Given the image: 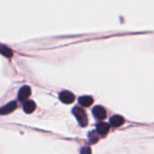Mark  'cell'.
<instances>
[{
    "label": "cell",
    "instance_id": "3957f363",
    "mask_svg": "<svg viewBox=\"0 0 154 154\" xmlns=\"http://www.w3.org/2000/svg\"><path fill=\"white\" fill-rule=\"evenodd\" d=\"M60 99L65 104H71L75 99V96L69 91H63L60 94Z\"/></svg>",
    "mask_w": 154,
    "mask_h": 154
},
{
    "label": "cell",
    "instance_id": "ba28073f",
    "mask_svg": "<svg viewBox=\"0 0 154 154\" xmlns=\"http://www.w3.org/2000/svg\"><path fill=\"white\" fill-rule=\"evenodd\" d=\"M93 102H94V99L89 96H83L79 98V103L82 106H89L93 104Z\"/></svg>",
    "mask_w": 154,
    "mask_h": 154
},
{
    "label": "cell",
    "instance_id": "7c38bea8",
    "mask_svg": "<svg viewBox=\"0 0 154 154\" xmlns=\"http://www.w3.org/2000/svg\"><path fill=\"white\" fill-rule=\"evenodd\" d=\"M90 152V150L89 149H87V148H85V150H81V152Z\"/></svg>",
    "mask_w": 154,
    "mask_h": 154
},
{
    "label": "cell",
    "instance_id": "7a4b0ae2",
    "mask_svg": "<svg viewBox=\"0 0 154 154\" xmlns=\"http://www.w3.org/2000/svg\"><path fill=\"white\" fill-rule=\"evenodd\" d=\"M93 115L98 120H104L106 117V111L103 106H97L93 108Z\"/></svg>",
    "mask_w": 154,
    "mask_h": 154
},
{
    "label": "cell",
    "instance_id": "30bf717a",
    "mask_svg": "<svg viewBox=\"0 0 154 154\" xmlns=\"http://www.w3.org/2000/svg\"><path fill=\"white\" fill-rule=\"evenodd\" d=\"M1 53H2L5 57H7V58H10V57L13 56L12 51H11L9 48L5 47V45H2V46H1Z\"/></svg>",
    "mask_w": 154,
    "mask_h": 154
},
{
    "label": "cell",
    "instance_id": "8fae6325",
    "mask_svg": "<svg viewBox=\"0 0 154 154\" xmlns=\"http://www.w3.org/2000/svg\"><path fill=\"white\" fill-rule=\"evenodd\" d=\"M89 139H90V143H96V142H97V140H98V137L97 136V134H96V132H91L90 134H89Z\"/></svg>",
    "mask_w": 154,
    "mask_h": 154
},
{
    "label": "cell",
    "instance_id": "5b68a950",
    "mask_svg": "<svg viewBox=\"0 0 154 154\" xmlns=\"http://www.w3.org/2000/svg\"><path fill=\"white\" fill-rule=\"evenodd\" d=\"M17 107V104L15 101H13V102H10L9 104L5 105V106H3L1 108V114L2 115H6V114H9V113H12L13 111H14V109Z\"/></svg>",
    "mask_w": 154,
    "mask_h": 154
},
{
    "label": "cell",
    "instance_id": "52a82bcc",
    "mask_svg": "<svg viewBox=\"0 0 154 154\" xmlns=\"http://www.w3.org/2000/svg\"><path fill=\"white\" fill-rule=\"evenodd\" d=\"M23 111H24L26 114H31V113H32V112L35 110L36 106H35V104H34L33 101L29 100V101H26V102L23 104Z\"/></svg>",
    "mask_w": 154,
    "mask_h": 154
},
{
    "label": "cell",
    "instance_id": "277c9868",
    "mask_svg": "<svg viewBox=\"0 0 154 154\" xmlns=\"http://www.w3.org/2000/svg\"><path fill=\"white\" fill-rule=\"evenodd\" d=\"M31 96V88L28 86H23L21 88L18 93V98L20 101H24L26 100L29 97Z\"/></svg>",
    "mask_w": 154,
    "mask_h": 154
},
{
    "label": "cell",
    "instance_id": "8992f818",
    "mask_svg": "<svg viewBox=\"0 0 154 154\" xmlns=\"http://www.w3.org/2000/svg\"><path fill=\"white\" fill-rule=\"evenodd\" d=\"M125 123V119L121 116H114L110 118V124L114 127H119Z\"/></svg>",
    "mask_w": 154,
    "mask_h": 154
},
{
    "label": "cell",
    "instance_id": "9c48e42d",
    "mask_svg": "<svg viewBox=\"0 0 154 154\" xmlns=\"http://www.w3.org/2000/svg\"><path fill=\"white\" fill-rule=\"evenodd\" d=\"M97 131L99 134L105 135L109 131V125L106 123H99L97 125Z\"/></svg>",
    "mask_w": 154,
    "mask_h": 154
},
{
    "label": "cell",
    "instance_id": "6da1fadb",
    "mask_svg": "<svg viewBox=\"0 0 154 154\" xmlns=\"http://www.w3.org/2000/svg\"><path fill=\"white\" fill-rule=\"evenodd\" d=\"M72 112H73L74 116H76L78 122L80 124L81 126L84 127V126H86L88 125V116H87L86 113L81 108H79L78 106H75L73 108Z\"/></svg>",
    "mask_w": 154,
    "mask_h": 154
}]
</instances>
